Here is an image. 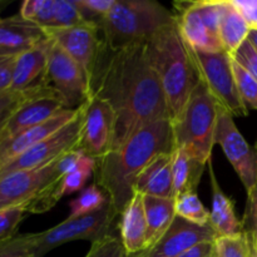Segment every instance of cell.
I'll return each instance as SVG.
<instances>
[{"label": "cell", "instance_id": "obj_1", "mask_svg": "<svg viewBox=\"0 0 257 257\" xmlns=\"http://www.w3.org/2000/svg\"><path fill=\"white\" fill-rule=\"evenodd\" d=\"M146 42L117 50L108 49L102 43L89 95L104 99L114 112L110 150L125 142L141 128L170 119L162 83L151 64Z\"/></svg>", "mask_w": 257, "mask_h": 257}, {"label": "cell", "instance_id": "obj_2", "mask_svg": "<svg viewBox=\"0 0 257 257\" xmlns=\"http://www.w3.org/2000/svg\"><path fill=\"white\" fill-rule=\"evenodd\" d=\"M173 150L172 122L162 119L141 128L122 145L95 160L94 185L105 193L119 217L135 195L136 181L146 166Z\"/></svg>", "mask_w": 257, "mask_h": 257}, {"label": "cell", "instance_id": "obj_3", "mask_svg": "<svg viewBox=\"0 0 257 257\" xmlns=\"http://www.w3.org/2000/svg\"><path fill=\"white\" fill-rule=\"evenodd\" d=\"M146 43L151 64L162 83L170 119L173 122L185 108L200 77L176 20L155 33Z\"/></svg>", "mask_w": 257, "mask_h": 257}, {"label": "cell", "instance_id": "obj_4", "mask_svg": "<svg viewBox=\"0 0 257 257\" xmlns=\"http://www.w3.org/2000/svg\"><path fill=\"white\" fill-rule=\"evenodd\" d=\"M175 20L173 13L153 0H115L99 27L102 43L108 49L117 50L146 42Z\"/></svg>", "mask_w": 257, "mask_h": 257}, {"label": "cell", "instance_id": "obj_5", "mask_svg": "<svg viewBox=\"0 0 257 257\" xmlns=\"http://www.w3.org/2000/svg\"><path fill=\"white\" fill-rule=\"evenodd\" d=\"M218 113L220 107L200 80L181 114L172 122L175 148H185L207 165L216 145Z\"/></svg>", "mask_w": 257, "mask_h": 257}, {"label": "cell", "instance_id": "obj_6", "mask_svg": "<svg viewBox=\"0 0 257 257\" xmlns=\"http://www.w3.org/2000/svg\"><path fill=\"white\" fill-rule=\"evenodd\" d=\"M200 80L206 85L220 109L232 117H246L248 109L242 102L232 70V58L226 52H197L188 47Z\"/></svg>", "mask_w": 257, "mask_h": 257}, {"label": "cell", "instance_id": "obj_7", "mask_svg": "<svg viewBox=\"0 0 257 257\" xmlns=\"http://www.w3.org/2000/svg\"><path fill=\"white\" fill-rule=\"evenodd\" d=\"M118 217L119 216L108 202L105 207L97 212L82 217L67 218L54 227L43 232H35L34 256L43 257L55 247L73 241L88 240L95 242L105 236L112 235L110 231Z\"/></svg>", "mask_w": 257, "mask_h": 257}, {"label": "cell", "instance_id": "obj_8", "mask_svg": "<svg viewBox=\"0 0 257 257\" xmlns=\"http://www.w3.org/2000/svg\"><path fill=\"white\" fill-rule=\"evenodd\" d=\"M45 83L57 93L67 109H78L89 98V83L82 68L52 39Z\"/></svg>", "mask_w": 257, "mask_h": 257}, {"label": "cell", "instance_id": "obj_9", "mask_svg": "<svg viewBox=\"0 0 257 257\" xmlns=\"http://www.w3.org/2000/svg\"><path fill=\"white\" fill-rule=\"evenodd\" d=\"M83 105V104H82ZM80 105L72 122L0 167V177L13 172L43 167L59 160L63 155L78 147L83 124V107Z\"/></svg>", "mask_w": 257, "mask_h": 257}, {"label": "cell", "instance_id": "obj_10", "mask_svg": "<svg viewBox=\"0 0 257 257\" xmlns=\"http://www.w3.org/2000/svg\"><path fill=\"white\" fill-rule=\"evenodd\" d=\"M216 145H220L228 162L237 173L246 192L257 186V147L245 140L231 114L220 109L216 130Z\"/></svg>", "mask_w": 257, "mask_h": 257}, {"label": "cell", "instance_id": "obj_11", "mask_svg": "<svg viewBox=\"0 0 257 257\" xmlns=\"http://www.w3.org/2000/svg\"><path fill=\"white\" fill-rule=\"evenodd\" d=\"M82 107L83 124L78 148L97 160L112 147L114 112L109 103L97 95H89Z\"/></svg>", "mask_w": 257, "mask_h": 257}, {"label": "cell", "instance_id": "obj_12", "mask_svg": "<svg viewBox=\"0 0 257 257\" xmlns=\"http://www.w3.org/2000/svg\"><path fill=\"white\" fill-rule=\"evenodd\" d=\"M47 34L82 68L90 89V80L102 49L99 27L92 23L83 22L65 29L52 30Z\"/></svg>", "mask_w": 257, "mask_h": 257}, {"label": "cell", "instance_id": "obj_13", "mask_svg": "<svg viewBox=\"0 0 257 257\" xmlns=\"http://www.w3.org/2000/svg\"><path fill=\"white\" fill-rule=\"evenodd\" d=\"M57 163L55 161L43 167L18 171L0 177V210L32 202L48 186L59 180Z\"/></svg>", "mask_w": 257, "mask_h": 257}, {"label": "cell", "instance_id": "obj_14", "mask_svg": "<svg viewBox=\"0 0 257 257\" xmlns=\"http://www.w3.org/2000/svg\"><path fill=\"white\" fill-rule=\"evenodd\" d=\"M217 235L210 225L198 226L176 216L167 232L153 247L132 257H177L196 245L216 241Z\"/></svg>", "mask_w": 257, "mask_h": 257}, {"label": "cell", "instance_id": "obj_15", "mask_svg": "<svg viewBox=\"0 0 257 257\" xmlns=\"http://www.w3.org/2000/svg\"><path fill=\"white\" fill-rule=\"evenodd\" d=\"M67 108L55 92L38 95L23 103L8 117L0 131V143L29 128L44 123Z\"/></svg>", "mask_w": 257, "mask_h": 257}, {"label": "cell", "instance_id": "obj_16", "mask_svg": "<svg viewBox=\"0 0 257 257\" xmlns=\"http://www.w3.org/2000/svg\"><path fill=\"white\" fill-rule=\"evenodd\" d=\"M176 23L183 42L191 49L205 53L225 52L218 38L212 35L203 23L200 13L195 7V2H176Z\"/></svg>", "mask_w": 257, "mask_h": 257}, {"label": "cell", "instance_id": "obj_17", "mask_svg": "<svg viewBox=\"0 0 257 257\" xmlns=\"http://www.w3.org/2000/svg\"><path fill=\"white\" fill-rule=\"evenodd\" d=\"M78 109H64L47 122L40 123V124L29 128V130L0 143V167L9 163L18 156L27 152L35 145L52 136L53 133L62 130L64 125L74 119Z\"/></svg>", "mask_w": 257, "mask_h": 257}, {"label": "cell", "instance_id": "obj_18", "mask_svg": "<svg viewBox=\"0 0 257 257\" xmlns=\"http://www.w3.org/2000/svg\"><path fill=\"white\" fill-rule=\"evenodd\" d=\"M48 34L19 13L0 19V57H18L48 39Z\"/></svg>", "mask_w": 257, "mask_h": 257}, {"label": "cell", "instance_id": "obj_19", "mask_svg": "<svg viewBox=\"0 0 257 257\" xmlns=\"http://www.w3.org/2000/svg\"><path fill=\"white\" fill-rule=\"evenodd\" d=\"M50 38L32 49L22 53L15 59L10 92H25L45 83Z\"/></svg>", "mask_w": 257, "mask_h": 257}, {"label": "cell", "instance_id": "obj_20", "mask_svg": "<svg viewBox=\"0 0 257 257\" xmlns=\"http://www.w3.org/2000/svg\"><path fill=\"white\" fill-rule=\"evenodd\" d=\"M120 241L128 255H137L147 247V223H146L143 195L136 191L120 215L118 223Z\"/></svg>", "mask_w": 257, "mask_h": 257}, {"label": "cell", "instance_id": "obj_21", "mask_svg": "<svg viewBox=\"0 0 257 257\" xmlns=\"http://www.w3.org/2000/svg\"><path fill=\"white\" fill-rule=\"evenodd\" d=\"M210 166L211 188H212V207L210 211V226L213 228L218 237H235L243 232L242 222L237 218L235 212V203L232 198L225 195L217 182L213 172L212 162Z\"/></svg>", "mask_w": 257, "mask_h": 257}, {"label": "cell", "instance_id": "obj_22", "mask_svg": "<svg viewBox=\"0 0 257 257\" xmlns=\"http://www.w3.org/2000/svg\"><path fill=\"white\" fill-rule=\"evenodd\" d=\"M135 190L143 196L175 198L172 177V153L153 158L136 181Z\"/></svg>", "mask_w": 257, "mask_h": 257}, {"label": "cell", "instance_id": "obj_23", "mask_svg": "<svg viewBox=\"0 0 257 257\" xmlns=\"http://www.w3.org/2000/svg\"><path fill=\"white\" fill-rule=\"evenodd\" d=\"M251 25L235 0H223V13L218 28V39L223 50L232 55L247 40Z\"/></svg>", "mask_w": 257, "mask_h": 257}, {"label": "cell", "instance_id": "obj_24", "mask_svg": "<svg viewBox=\"0 0 257 257\" xmlns=\"http://www.w3.org/2000/svg\"><path fill=\"white\" fill-rule=\"evenodd\" d=\"M146 223H147V247H153L163 237L176 218L175 198H160L143 196Z\"/></svg>", "mask_w": 257, "mask_h": 257}, {"label": "cell", "instance_id": "obj_25", "mask_svg": "<svg viewBox=\"0 0 257 257\" xmlns=\"http://www.w3.org/2000/svg\"><path fill=\"white\" fill-rule=\"evenodd\" d=\"M208 165V163H207ZM207 165L193 157L185 148L176 147L172 152V177L173 195L186 192H196Z\"/></svg>", "mask_w": 257, "mask_h": 257}, {"label": "cell", "instance_id": "obj_26", "mask_svg": "<svg viewBox=\"0 0 257 257\" xmlns=\"http://www.w3.org/2000/svg\"><path fill=\"white\" fill-rule=\"evenodd\" d=\"M105 193L97 185H90L80 191L79 195L69 202V216L68 218L82 217L102 210L108 205Z\"/></svg>", "mask_w": 257, "mask_h": 257}, {"label": "cell", "instance_id": "obj_27", "mask_svg": "<svg viewBox=\"0 0 257 257\" xmlns=\"http://www.w3.org/2000/svg\"><path fill=\"white\" fill-rule=\"evenodd\" d=\"M177 217L198 226L210 225V211L205 207L197 192H186L175 198Z\"/></svg>", "mask_w": 257, "mask_h": 257}, {"label": "cell", "instance_id": "obj_28", "mask_svg": "<svg viewBox=\"0 0 257 257\" xmlns=\"http://www.w3.org/2000/svg\"><path fill=\"white\" fill-rule=\"evenodd\" d=\"M95 162H97L95 158L90 157L87 153L83 152L80 148L75 147L58 160L57 170L60 177L65 176L67 173L82 170L90 171V172L94 173Z\"/></svg>", "mask_w": 257, "mask_h": 257}, {"label": "cell", "instance_id": "obj_29", "mask_svg": "<svg viewBox=\"0 0 257 257\" xmlns=\"http://www.w3.org/2000/svg\"><path fill=\"white\" fill-rule=\"evenodd\" d=\"M232 70L238 93L247 109L257 110V79L232 59Z\"/></svg>", "mask_w": 257, "mask_h": 257}, {"label": "cell", "instance_id": "obj_30", "mask_svg": "<svg viewBox=\"0 0 257 257\" xmlns=\"http://www.w3.org/2000/svg\"><path fill=\"white\" fill-rule=\"evenodd\" d=\"M83 22L100 27L108 13L114 7L115 0H74Z\"/></svg>", "mask_w": 257, "mask_h": 257}, {"label": "cell", "instance_id": "obj_31", "mask_svg": "<svg viewBox=\"0 0 257 257\" xmlns=\"http://www.w3.org/2000/svg\"><path fill=\"white\" fill-rule=\"evenodd\" d=\"M27 215H29L25 205L0 210V242L10 240L18 235V228Z\"/></svg>", "mask_w": 257, "mask_h": 257}, {"label": "cell", "instance_id": "obj_32", "mask_svg": "<svg viewBox=\"0 0 257 257\" xmlns=\"http://www.w3.org/2000/svg\"><path fill=\"white\" fill-rule=\"evenodd\" d=\"M49 92H54V90L48 84H42L25 92H10L9 90V92L0 93V114L13 112L27 100Z\"/></svg>", "mask_w": 257, "mask_h": 257}, {"label": "cell", "instance_id": "obj_33", "mask_svg": "<svg viewBox=\"0 0 257 257\" xmlns=\"http://www.w3.org/2000/svg\"><path fill=\"white\" fill-rule=\"evenodd\" d=\"M34 233H20L0 242V257H30L34 255Z\"/></svg>", "mask_w": 257, "mask_h": 257}, {"label": "cell", "instance_id": "obj_34", "mask_svg": "<svg viewBox=\"0 0 257 257\" xmlns=\"http://www.w3.org/2000/svg\"><path fill=\"white\" fill-rule=\"evenodd\" d=\"M195 7L211 34L218 38V28L223 13V0H198L195 2Z\"/></svg>", "mask_w": 257, "mask_h": 257}, {"label": "cell", "instance_id": "obj_35", "mask_svg": "<svg viewBox=\"0 0 257 257\" xmlns=\"http://www.w3.org/2000/svg\"><path fill=\"white\" fill-rule=\"evenodd\" d=\"M215 245V257H251L248 240L243 232L235 237H218Z\"/></svg>", "mask_w": 257, "mask_h": 257}, {"label": "cell", "instance_id": "obj_36", "mask_svg": "<svg viewBox=\"0 0 257 257\" xmlns=\"http://www.w3.org/2000/svg\"><path fill=\"white\" fill-rule=\"evenodd\" d=\"M85 257H130V255L125 251L120 237L108 235L95 242H92Z\"/></svg>", "mask_w": 257, "mask_h": 257}, {"label": "cell", "instance_id": "obj_37", "mask_svg": "<svg viewBox=\"0 0 257 257\" xmlns=\"http://www.w3.org/2000/svg\"><path fill=\"white\" fill-rule=\"evenodd\" d=\"M94 175L90 171H75V172L67 173L65 176L59 178L58 181V191L57 195L59 200H62L65 196L73 195L75 192H80L85 188V183L89 180V177Z\"/></svg>", "mask_w": 257, "mask_h": 257}, {"label": "cell", "instance_id": "obj_38", "mask_svg": "<svg viewBox=\"0 0 257 257\" xmlns=\"http://www.w3.org/2000/svg\"><path fill=\"white\" fill-rule=\"evenodd\" d=\"M243 232L257 243V186L247 192L245 215L242 218Z\"/></svg>", "mask_w": 257, "mask_h": 257}, {"label": "cell", "instance_id": "obj_39", "mask_svg": "<svg viewBox=\"0 0 257 257\" xmlns=\"http://www.w3.org/2000/svg\"><path fill=\"white\" fill-rule=\"evenodd\" d=\"M236 63L241 65L245 70H247L255 79H257V50L253 48L248 40H246L232 55Z\"/></svg>", "mask_w": 257, "mask_h": 257}, {"label": "cell", "instance_id": "obj_40", "mask_svg": "<svg viewBox=\"0 0 257 257\" xmlns=\"http://www.w3.org/2000/svg\"><path fill=\"white\" fill-rule=\"evenodd\" d=\"M17 57H0V93L9 92Z\"/></svg>", "mask_w": 257, "mask_h": 257}, {"label": "cell", "instance_id": "obj_41", "mask_svg": "<svg viewBox=\"0 0 257 257\" xmlns=\"http://www.w3.org/2000/svg\"><path fill=\"white\" fill-rule=\"evenodd\" d=\"M216 241H207L196 245L186 252L181 253L177 257H215L216 255Z\"/></svg>", "mask_w": 257, "mask_h": 257}, {"label": "cell", "instance_id": "obj_42", "mask_svg": "<svg viewBox=\"0 0 257 257\" xmlns=\"http://www.w3.org/2000/svg\"><path fill=\"white\" fill-rule=\"evenodd\" d=\"M235 3L238 9L242 12V14L245 15L251 28H257V0H250V2L235 0Z\"/></svg>", "mask_w": 257, "mask_h": 257}, {"label": "cell", "instance_id": "obj_43", "mask_svg": "<svg viewBox=\"0 0 257 257\" xmlns=\"http://www.w3.org/2000/svg\"><path fill=\"white\" fill-rule=\"evenodd\" d=\"M247 40L253 45V48L257 50V28H251L250 34H248Z\"/></svg>", "mask_w": 257, "mask_h": 257}, {"label": "cell", "instance_id": "obj_44", "mask_svg": "<svg viewBox=\"0 0 257 257\" xmlns=\"http://www.w3.org/2000/svg\"><path fill=\"white\" fill-rule=\"evenodd\" d=\"M243 233H245V232H243ZM245 235H246V233H245ZM246 237H247V240H248V246H250L251 257H257V243L252 240V238L248 237L247 235H246Z\"/></svg>", "mask_w": 257, "mask_h": 257}, {"label": "cell", "instance_id": "obj_45", "mask_svg": "<svg viewBox=\"0 0 257 257\" xmlns=\"http://www.w3.org/2000/svg\"><path fill=\"white\" fill-rule=\"evenodd\" d=\"M12 3L13 0H0V15H2V13L4 12Z\"/></svg>", "mask_w": 257, "mask_h": 257}, {"label": "cell", "instance_id": "obj_46", "mask_svg": "<svg viewBox=\"0 0 257 257\" xmlns=\"http://www.w3.org/2000/svg\"><path fill=\"white\" fill-rule=\"evenodd\" d=\"M13 112H14V110H13ZM13 112H8V113H3V114H0V131H2L3 125H4V123H5V120L8 119V117H9V115L12 114Z\"/></svg>", "mask_w": 257, "mask_h": 257}, {"label": "cell", "instance_id": "obj_47", "mask_svg": "<svg viewBox=\"0 0 257 257\" xmlns=\"http://www.w3.org/2000/svg\"><path fill=\"white\" fill-rule=\"evenodd\" d=\"M30 257H37V256H34V255H33V256H30Z\"/></svg>", "mask_w": 257, "mask_h": 257}, {"label": "cell", "instance_id": "obj_48", "mask_svg": "<svg viewBox=\"0 0 257 257\" xmlns=\"http://www.w3.org/2000/svg\"><path fill=\"white\" fill-rule=\"evenodd\" d=\"M130 257H132V256H131V255H130Z\"/></svg>", "mask_w": 257, "mask_h": 257}]
</instances>
